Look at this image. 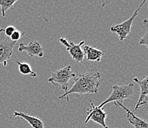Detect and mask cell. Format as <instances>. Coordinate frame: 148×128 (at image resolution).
Segmentation results:
<instances>
[{
  "mask_svg": "<svg viewBox=\"0 0 148 128\" xmlns=\"http://www.w3.org/2000/svg\"><path fill=\"white\" fill-rule=\"evenodd\" d=\"M101 74L97 69H92L87 73L79 74L75 78V82L72 88L68 91L59 96V99H62L66 98V100L69 101L68 95L73 93H77L80 95L84 94L97 93L100 83L99 79Z\"/></svg>",
  "mask_w": 148,
  "mask_h": 128,
  "instance_id": "cell-1",
  "label": "cell"
},
{
  "mask_svg": "<svg viewBox=\"0 0 148 128\" xmlns=\"http://www.w3.org/2000/svg\"><path fill=\"white\" fill-rule=\"evenodd\" d=\"M76 76V74L73 72L72 66L69 64L61 69L54 71L48 79V82L52 83L56 87H60L66 93L68 91L69 82L72 78H75Z\"/></svg>",
  "mask_w": 148,
  "mask_h": 128,
  "instance_id": "cell-2",
  "label": "cell"
},
{
  "mask_svg": "<svg viewBox=\"0 0 148 128\" xmlns=\"http://www.w3.org/2000/svg\"><path fill=\"white\" fill-rule=\"evenodd\" d=\"M135 92L134 90V84L129 83L128 84L125 85H114L112 87V93L111 95L108 97L107 99L100 104L98 105V107L103 108L105 105L110 102L114 103H122L125 99L130 98L132 95H134Z\"/></svg>",
  "mask_w": 148,
  "mask_h": 128,
  "instance_id": "cell-3",
  "label": "cell"
},
{
  "mask_svg": "<svg viewBox=\"0 0 148 128\" xmlns=\"http://www.w3.org/2000/svg\"><path fill=\"white\" fill-rule=\"evenodd\" d=\"M146 2L147 0H144L143 2L141 3V5H139V7L134 11L133 15H132L128 19L125 20V21H123V22H122L120 24H118V25H113V26H111L110 28V30L111 32L117 33V35L119 36V39L121 42L125 40V39H130L128 37V35L130 33V30H131L133 21H134V19L136 18V17L138 16V11L140 10V9L142 8Z\"/></svg>",
  "mask_w": 148,
  "mask_h": 128,
  "instance_id": "cell-4",
  "label": "cell"
},
{
  "mask_svg": "<svg viewBox=\"0 0 148 128\" xmlns=\"http://www.w3.org/2000/svg\"><path fill=\"white\" fill-rule=\"evenodd\" d=\"M16 43L5 34L4 29L0 28V64L7 65L8 61L13 55V50Z\"/></svg>",
  "mask_w": 148,
  "mask_h": 128,
  "instance_id": "cell-5",
  "label": "cell"
},
{
  "mask_svg": "<svg viewBox=\"0 0 148 128\" xmlns=\"http://www.w3.org/2000/svg\"><path fill=\"white\" fill-rule=\"evenodd\" d=\"M87 117L85 120L84 123L86 124L90 120L96 122L101 125L103 128H109L106 124V119L107 118V113L103 110V108L95 106L91 101H90V106L87 108Z\"/></svg>",
  "mask_w": 148,
  "mask_h": 128,
  "instance_id": "cell-6",
  "label": "cell"
},
{
  "mask_svg": "<svg viewBox=\"0 0 148 128\" xmlns=\"http://www.w3.org/2000/svg\"><path fill=\"white\" fill-rule=\"evenodd\" d=\"M58 41L66 47V51L75 62L82 63L84 62V53L81 48L82 45L84 44V41H81L78 44H75L73 42H69L67 39L64 37H60Z\"/></svg>",
  "mask_w": 148,
  "mask_h": 128,
  "instance_id": "cell-7",
  "label": "cell"
},
{
  "mask_svg": "<svg viewBox=\"0 0 148 128\" xmlns=\"http://www.w3.org/2000/svg\"><path fill=\"white\" fill-rule=\"evenodd\" d=\"M148 76H146L142 80H139L137 78H134L133 80L136 83L139 85L140 87V95L139 99H138V102L136 105L134 111L138 110L141 107H147V102H148V82H147Z\"/></svg>",
  "mask_w": 148,
  "mask_h": 128,
  "instance_id": "cell-8",
  "label": "cell"
},
{
  "mask_svg": "<svg viewBox=\"0 0 148 128\" xmlns=\"http://www.w3.org/2000/svg\"><path fill=\"white\" fill-rule=\"evenodd\" d=\"M18 51L19 52H25L27 53L28 56L30 57H43L44 56V48L41 45L39 42L36 41L29 42L28 44H25L24 43H21L18 46Z\"/></svg>",
  "mask_w": 148,
  "mask_h": 128,
  "instance_id": "cell-9",
  "label": "cell"
},
{
  "mask_svg": "<svg viewBox=\"0 0 148 128\" xmlns=\"http://www.w3.org/2000/svg\"><path fill=\"white\" fill-rule=\"evenodd\" d=\"M114 105L116 107H122L124 110H125L126 114H127V118L128 120V122L131 124L135 128H148V123L145 121V120L142 119V118H138L134 114L133 111H130L128 108L125 107V105L122 104V103H114Z\"/></svg>",
  "mask_w": 148,
  "mask_h": 128,
  "instance_id": "cell-10",
  "label": "cell"
},
{
  "mask_svg": "<svg viewBox=\"0 0 148 128\" xmlns=\"http://www.w3.org/2000/svg\"><path fill=\"white\" fill-rule=\"evenodd\" d=\"M13 116L16 117V118H23L33 128H44V122L37 117L27 115V114H25V113H22V112H14Z\"/></svg>",
  "mask_w": 148,
  "mask_h": 128,
  "instance_id": "cell-11",
  "label": "cell"
},
{
  "mask_svg": "<svg viewBox=\"0 0 148 128\" xmlns=\"http://www.w3.org/2000/svg\"><path fill=\"white\" fill-rule=\"evenodd\" d=\"M84 56H86V61L100 62L101 59L104 55V51H102L95 47L85 46L83 48Z\"/></svg>",
  "mask_w": 148,
  "mask_h": 128,
  "instance_id": "cell-12",
  "label": "cell"
},
{
  "mask_svg": "<svg viewBox=\"0 0 148 128\" xmlns=\"http://www.w3.org/2000/svg\"><path fill=\"white\" fill-rule=\"evenodd\" d=\"M16 62L18 65V71L23 75H29L32 77L36 78L37 76V74L32 70V67L28 63H22L18 62V60H16Z\"/></svg>",
  "mask_w": 148,
  "mask_h": 128,
  "instance_id": "cell-13",
  "label": "cell"
},
{
  "mask_svg": "<svg viewBox=\"0 0 148 128\" xmlns=\"http://www.w3.org/2000/svg\"><path fill=\"white\" fill-rule=\"evenodd\" d=\"M17 2V0H0V7L2 17H5L7 10H13V5Z\"/></svg>",
  "mask_w": 148,
  "mask_h": 128,
  "instance_id": "cell-14",
  "label": "cell"
},
{
  "mask_svg": "<svg viewBox=\"0 0 148 128\" xmlns=\"http://www.w3.org/2000/svg\"><path fill=\"white\" fill-rule=\"evenodd\" d=\"M144 23V27L145 28V33L144 35V36L142 37L141 39L139 40V42L138 44L140 45H145L146 48H148V21L147 19L143 20Z\"/></svg>",
  "mask_w": 148,
  "mask_h": 128,
  "instance_id": "cell-15",
  "label": "cell"
},
{
  "mask_svg": "<svg viewBox=\"0 0 148 128\" xmlns=\"http://www.w3.org/2000/svg\"><path fill=\"white\" fill-rule=\"evenodd\" d=\"M25 34V33H22V32H21L20 30H16L15 32H13V34L10 36V39L12 40V41L16 42L18 41V39H20L22 37V36H24Z\"/></svg>",
  "mask_w": 148,
  "mask_h": 128,
  "instance_id": "cell-16",
  "label": "cell"
},
{
  "mask_svg": "<svg viewBox=\"0 0 148 128\" xmlns=\"http://www.w3.org/2000/svg\"><path fill=\"white\" fill-rule=\"evenodd\" d=\"M16 28H15L13 25H9V26L6 27L5 29H4V31H5V34L8 37H10L12 34H13V32H15L16 30Z\"/></svg>",
  "mask_w": 148,
  "mask_h": 128,
  "instance_id": "cell-17",
  "label": "cell"
},
{
  "mask_svg": "<svg viewBox=\"0 0 148 128\" xmlns=\"http://www.w3.org/2000/svg\"><path fill=\"white\" fill-rule=\"evenodd\" d=\"M108 3H110V2H103V5H102V6L104 7L105 5H107V4H108Z\"/></svg>",
  "mask_w": 148,
  "mask_h": 128,
  "instance_id": "cell-18",
  "label": "cell"
}]
</instances>
